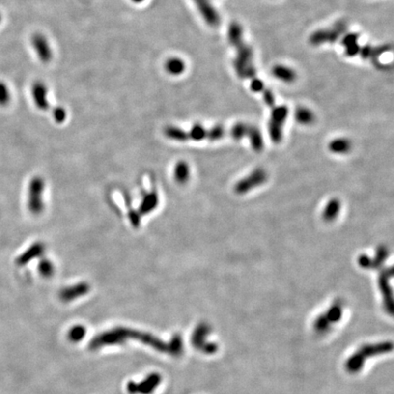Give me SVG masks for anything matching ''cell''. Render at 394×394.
<instances>
[{
  "label": "cell",
  "mask_w": 394,
  "mask_h": 394,
  "mask_svg": "<svg viewBox=\"0 0 394 394\" xmlns=\"http://www.w3.org/2000/svg\"><path fill=\"white\" fill-rule=\"evenodd\" d=\"M340 210V203L338 199H332L330 203L327 204L323 213V218L327 222L333 221L339 213Z\"/></svg>",
  "instance_id": "cell-21"
},
{
  "label": "cell",
  "mask_w": 394,
  "mask_h": 394,
  "mask_svg": "<svg viewBox=\"0 0 394 394\" xmlns=\"http://www.w3.org/2000/svg\"><path fill=\"white\" fill-rule=\"evenodd\" d=\"M288 114V109L286 106L273 107L271 112V117L269 121V134L272 140L279 142L282 138V127L286 121Z\"/></svg>",
  "instance_id": "cell-5"
},
{
  "label": "cell",
  "mask_w": 394,
  "mask_h": 394,
  "mask_svg": "<svg viewBox=\"0 0 394 394\" xmlns=\"http://www.w3.org/2000/svg\"><path fill=\"white\" fill-rule=\"evenodd\" d=\"M1 21H2V16H1V14H0V23H1Z\"/></svg>",
  "instance_id": "cell-35"
},
{
  "label": "cell",
  "mask_w": 394,
  "mask_h": 394,
  "mask_svg": "<svg viewBox=\"0 0 394 394\" xmlns=\"http://www.w3.org/2000/svg\"><path fill=\"white\" fill-rule=\"evenodd\" d=\"M162 378L157 373H153L148 376L143 382L141 383H135L130 382L128 383L127 390L130 394H151L155 388L159 385Z\"/></svg>",
  "instance_id": "cell-10"
},
{
  "label": "cell",
  "mask_w": 394,
  "mask_h": 394,
  "mask_svg": "<svg viewBox=\"0 0 394 394\" xmlns=\"http://www.w3.org/2000/svg\"><path fill=\"white\" fill-rule=\"evenodd\" d=\"M39 271L45 277H50L53 274V266L50 261L45 260L39 265Z\"/></svg>",
  "instance_id": "cell-31"
},
{
  "label": "cell",
  "mask_w": 394,
  "mask_h": 394,
  "mask_svg": "<svg viewBox=\"0 0 394 394\" xmlns=\"http://www.w3.org/2000/svg\"><path fill=\"white\" fill-rule=\"evenodd\" d=\"M197 5L200 14L202 15L205 22L211 26L216 27L220 24V17L209 0H193Z\"/></svg>",
  "instance_id": "cell-13"
},
{
  "label": "cell",
  "mask_w": 394,
  "mask_h": 394,
  "mask_svg": "<svg viewBox=\"0 0 394 394\" xmlns=\"http://www.w3.org/2000/svg\"><path fill=\"white\" fill-rule=\"evenodd\" d=\"M86 333V330L83 326H75L73 327L70 332H69V338H70L71 341H80L81 339H83Z\"/></svg>",
  "instance_id": "cell-27"
},
{
  "label": "cell",
  "mask_w": 394,
  "mask_h": 394,
  "mask_svg": "<svg viewBox=\"0 0 394 394\" xmlns=\"http://www.w3.org/2000/svg\"><path fill=\"white\" fill-rule=\"evenodd\" d=\"M250 80H251V89L254 92H263L264 89H266L265 84L257 77V75L251 78Z\"/></svg>",
  "instance_id": "cell-30"
},
{
  "label": "cell",
  "mask_w": 394,
  "mask_h": 394,
  "mask_svg": "<svg viewBox=\"0 0 394 394\" xmlns=\"http://www.w3.org/2000/svg\"><path fill=\"white\" fill-rule=\"evenodd\" d=\"M267 180V173L263 169H257L248 177L243 179L235 185V192L237 194H245L258 185H262Z\"/></svg>",
  "instance_id": "cell-11"
},
{
  "label": "cell",
  "mask_w": 394,
  "mask_h": 394,
  "mask_svg": "<svg viewBox=\"0 0 394 394\" xmlns=\"http://www.w3.org/2000/svg\"><path fill=\"white\" fill-rule=\"evenodd\" d=\"M227 131H225L222 126H215L211 130H206V139L209 140H218L227 134Z\"/></svg>",
  "instance_id": "cell-26"
},
{
  "label": "cell",
  "mask_w": 394,
  "mask_h": 394,
  "mask_svg": "<svg viewBox=\"0 0 394 394\" xmlns=\"http://www.w3.org/2000/svg\"><path fill=\"white\" fill-rule=\"evenodd\" d=\"M134 3H136V4H139V3H141V2H143L144 0H132Z\"/></svg>",
  "instance_id": "cell-34"
},
{
  "label": "cell",
  "mask_w": 394,
  "mask_h": 394,
  "mask_svg": "<svg viewBox=\"0 0 394 394\" xmlns=\"http://www.w3.org/2000/svg\"><path fill=\"white\" fill-rule=\"evenodd\" d=\"M393 350L391 342L367 344L357 350L354 354L349 358L346 363V369L350 373H356L363 369L364 363L367 362L368 357L378 356Z\"/></svg>",
  "instance_id": "cell-1"
},
{
  "label": "cell",
  "mask_w": 394,
  "mask_h": 394,
  "mask_svg": "<svg viewBox=\"0 0 394 394\" xmlns=\"http://www.w3.org/2000/svg\"><path fill=\"white\" fill-rule=\"evenodd\" d=\"M359 35L356 33H349L344 35L342 38V45L345 47V52L347 56L354 57L360 52L361 47L358 43Z\"/></svg>",
  "instance_id": "cell-16"
},
{
  "label": "cell",
  "mask_w": 394,
  "mask_h": 394,
  "mask_svg": "<svg viewBox=\"0 0 394 394\" xmlns=\"http://www.w3.org/2000/svg\"><path fill=\"white\" fill-rule=\"evenodd\" d=\"M235 48L237 53L234 60V68L239 78L246 79L247 71L254 66L253 52L251 48L247 43H245V41H242L241 43L236 45Z\"/></svg>",
  "instance_id": "cell-3"
},
{
  "label": "cell",
  "mask_w": 394,
  "mask_h": 394,
  "mask_svg": "<svg viewBox=\"0 0 394 394\" xmlns=\"http://www.w3.org/2000/svg\"><path fill=\"white\" fill-rule=\"evenodd\" d=\"M43 182L40 178L33 179L28 188V206L33 214H38L43 208L41 195Z\"/></svg>",
  "instance_id": "cell-8"
},
{
  "label": "cell",
  "mask_w": 394,
  "mask_h": 394,
  "mask_svg": "<svg viewBox=\"0 0 394 394\" xmlns=\"http://www.w3.org/2000/svg\"><path fill=\"white\" fill-rule=\"evenodd\" d=\"M210 333L209 326L205 323L199 325L192 337V343L194 347L198 350H201L206 354H213L217 350V345L215 343L206 342V337Z\"/></svg>",
  "instance_id": "cell-6"
},
{
  "label": "cell",
  "mask_w": 394,
  "mask_h": 394,
  "mask_svg": "<svg viewBox=\"0 0 394 394\" xmlns=\"http://www.w3.org/2000/svg\"><path fill=\"white\" fill-rule=\"evenodd\" d=\"M342 315V308L338 304L331 306V309L320 315L315 322V330L318 332L328 331L331 324L338 322Z\"/></svg>",
  "instance_id": "cell-7"
},
{
  "label": "cell",
  "mask_w": 394,
  "mask_h": 394,
  "mask_svg": "<svg viewBox=\"0 0 394 394\" xmlns=\"http://www.w3.org/2000/svg\"><path fill=\"white\" fill-rule=\"evenodd\" d=\"M174 176L179 183H185L189 178V168L185 163H179L174 170Z\"/></svg>",
  "instance_id": "cell-24"
},
{
  "label": "cell",
  "mask_w": 394,
  "mask_h": 394,
  "mask_svg": "<svg viewBox=\"0 0 394 394\" xmlns=\"http://www.w3.org/2000/svg\"><path fill=\"white\" fill-rule=\"evenodd\" d=\"M41 248H41L38 244L35 245L34 247H32L30 249H28V250L26 252L25 254H23V255H21V256L19 257V264L22 265V264H26L28 260H31L33 257L36 256V254H38V252L40 251Z\"/></svg>",
  "instance_id": "cell-28"
},
{
  "label": "cell",
  "mask_w": 394,
  "mask_h": 394,
  "mask_svg": "<svg viewBox=\"0 0 394 394\" xmlns=\"http://www.w3.org/2000/svg\"><path fill=\"white\" fill-rule=\"evenodd\" d=\"M351 143L347 139H336L332 141L330 144V150L333 153H348L350 150Z\"/></svg>",
  "instance_id": "cell-22"
},
{
  "label": "cell",
  "mask_w": 394,
  "mask_h": 394,
  "mask_svg": "<svg viewBox=\"0 0 394 394\" xmlns=\"http://www.w3.org/2000/svg\"><path fill=\"white\" fill-rule=\"evenodd\" d=\"M296 120L301 124H310L314 121V114L310 110L300 107L296 112Z\"/></svg>",
  "instance_id": "cell-23"
},
{
  "label": "cell",
  "mask_w": 394,
  "mask_h": 394,
  "mask_svg": "<svg viewBox=\"0 0 394 394\" xmlns=\"http://www.w3.org/2000/svg\"><path fill=\"white\" fill-rule=\"evenodd\" d=\"M272 74L275 78L283 83H292L297 79L295 70L284 65H276L272 69Z\"/></svg>",
  "instance_id": "cell-17"
},
{
  "label": "cell",
  "mask_w": 394,
  "mask_h": 394,
  "mask_svg": "<svg viewBox=\"0 0 394 394\" xmlns=\"http://www.w3.org/2000/svg\"><path fill=\"white\" fill-rule=\"evenodd\" d=\"M31 42L32 46L36 53L38 54L39 59L44 63L50 62L52 59L53 54L50 44L44 35L40 33H35L32 36Z\"/></svg>",
  "instance_id": "cell-12"
},
{
  "label": "cell",
  "mask_w": 394,
  "mask_h": 394,
  "mask_svg": "<svg viewBox=\"0 0 394 394\" xmlns=\"http://www.w3.org/2000/svg\"><path fill=\"white\" fill-rule=\"evenodd\" d=\"M170 347H171V354L174 355V356H178L180 354H182L183 352V349H184V345H183V340L182 338L180 337V335H174L173 338L170 342Z\"/></svg>",
  "instance_id": "cell-25"
},
{
  "label": "cell",
  "mask_w": 394,
  "mask_h": 394,
  "mask_svg": "<svg viewBox=\"0 0 394 394\" xmlns=\"http://www.w3.org/2000/svg\"><path fill=\"white\" fill-rule=\"evenodd\" d=\"M388 249L385 247H381L378 248L376 256L373 259L367 255H363L359 258V263L365 268H376L382 266V263L388 257Z\"/></svg>",
  "instance_id": "cell-15"
},
{
  "label": "cell",
  "mask_w": 394,
  "mask_h": 394,
  "mask_svg": "<svg viewBox=\"0 0 394 394\" xmlns=\"http://www.w3.org/2000/svg\"><path fill=\"white\" fill-rule=\"evenodd\" d=\"M48 89L44 83L37 82L32 86V96L36 106L38 109L46 111L49 108V102H48Z\"/></svg>",
  "instance_id": "cell-14"
},
{
  "label": "cell",
  "mask_w": 394,
  "mask_h": 394,
  "mask_svg": "<svg viewBox=\"0 0 394 394\" xmlns=\"http://www.w3.org/2000/svg\"><path fill=\"white\" fill-rule=\"evenodd\" d=\"M228 40L230 44L233 47H235L236 45L241 43L244 41L243 38V29L241 26L236 22H233L231 25L229 26L228 28Z\"/></svg>",
  "instance_id": "cell-20"
},
{
  "label": "cell",
  "mask_w": 394,
  "mask_h": 394,
  "mask_svg": "<svg viewBox=\"0 0 394 394\" xmlns=\"http://www.w3.org/2000/svg\"><path fill=\"white\" fill-rule=\"evenodd\" d=\"M89 286L87 284H79L75 286H71L69 288L64 289L62 292L60 293V298L63 301H70L72 299H76L80 296H83L84 294L89 291Z\"/></svg>",
  "instance_id": "cell-18"
},
{
  "label": "cell",
  "mask_w": 394,
  "mask_h": 394,
  "mask_svg": "<svg viewBox=\"0 0 394 394\" xmlns=\"http://www.w3.org/2000/svg\"><path fill=\"white\" fill-rule=\"evenodd\" d=\"M393 278V269L390 268L384 270L379 277V286L382 293V297L384 300V306L390 314L394 311V295L393 289L391 286L390 280Z\"/></svg>",
  "instance_id": "cell-9"
},
{
  "label": "cell",
  "mask_w": 394,
  "mask_h": 394,
  "mask_svg": "<svg viewBox=\"0 0 394 394\" xmlns=\"http://www.w3.org/2000/svg\"><path fill=\"white\" fill-rule=\"evenodd\" d=\"M114 331L119 334V336L121 338V339L123 341H125L128 338H136V339H139L143 343L148 344V345L152 346L154 349H156L159 351H164V352H167V353L171 354L170 343H164L163 341L159 340L157 338L153 337L152 335L145 334V333H141L138 331L126 330V329H115Z\"/></svg>",
  "instance_id": "cell-4"
},
{
  "label": "cell",
  "mask_w": 394,
  "mask_h": 394,
  "mask_svg": "<svg viewBox=\"0 0 394 394\" xmlns=\"http://www.w3.org/2000/svg\"><path fill=\"white\" fill-rule=\"evenodd\" d=\"M347 31V23L345 21H338L330 28L319 29L312 33L310 42L313 46H319L324 43H333Z\"/></svg>",
  "instance_id": "cell-2"
},
{
  "label": "cell",
  "mask_w": 394,
  "mask_h": 394,
  "mask_svg": "<svg viewBox=\"0 0 394 394\" xmlns=\"http://www.w3.org/2000/svg\"><path fill=\"white\" fill-rule=\"evenodd\" d=\"M10 91L6 83L0 82V106H6L10 102Z\"/></svg>",
  "instance_id": "cell-29"
},
{
  "label": "cell",
  "mask_w": 394,
  "mask_h": 394,
  "mask_svg": "<svg viewBox=\"0 0 394 394\" xmlns=\"http://www.w3.org/2000/svg\"><path fill=\"white\" fill-rule=\"evenodd\" d=\"M53 116H54V119L56 120V121L62 122V121H65L67 113H66V112H65V110L63 108L57 107V108L54 109V111H53Z\"/></svg>",
  "instance_id": "cell-33"
},
{
  "label": "cell",
  "mask_w": 394,
  "mask_h": 394,
  "mask_svg": "<svg viewBox=\"0 0 394 394\" xmlns=\"http://www.w3.org/2000/svg\"><path fill=\"white\" fill-rule=\"evenodd\" d=\"M262 93H263L264 101L267 103V106L273 108L274 105H275V98H274L272 91H271L270 89L266 88V89H264V91H263Z\"/></svg>",
  "instance_id": "cell-32"
},
{
  "label": "cell",
  "mask_w": 394,
  "mask_h": 394,
  "mask_svg": "<svg viewBox=\"0 0 394 394\" xmlns=\"http://www.w3.org/2000/svg\"><path fill=\"white\" fill-rule=\"evenodd\" d=\"M165 68L169 74L173 76H179L185 71V61L179 57H171L166 61Z\"/></svg>",
  "instance_id": "cell-19"
}]
</instances>
